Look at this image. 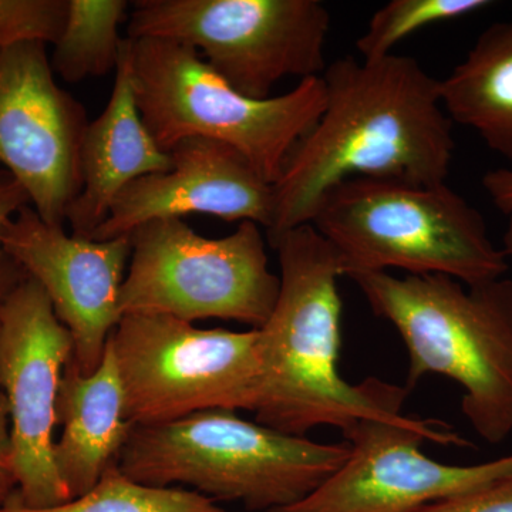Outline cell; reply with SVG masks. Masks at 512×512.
<instances>
[{"label":"cell","instance_id":"obj_1","mask_svg":"<svg viewBox=\"0 0 512 512\" xmlns=\"http://www.w3.org/2000/svg\"><path fill=\"white\" fill-rule=\"evenodd\" d=\"M326 104L274 188L268 238L311 224L320 200L356 177L447 183L456 141L439 80L413 57H343L322 74Z\"/></svg>","mask_w":512,"mask_h":512},{"label":"cell","instance_id":"obj_2","mask_svg":"<svg viewBox=\"0 0 512 512\" xmlns=\"http://www.w3.org/2000/svg\"><path fill=\"white\" fill-rule=\"evenodd\" d=\"M278 252L279 293L262 328L261 394L256 423L305 437L319 426L342 431L367 419L399 420L409 390L369 377L340 376L345 276L335 248L312 224L268 238Z\"/></svg>","mask_w":512,"mask_h":512},{"label":"cell","instance_id":"obj_3","mask_svg":"<svg viewBox=\"0 0 512 512\" xmlns=\"http://www.w3.org/2000/svg\"><path fill=\"white\" fill-rule=\"evenodd\" d=\"M409 355L410 390L427 375L463 387L461 410L490 444L512 433V279L468 286L446 275H349Z\"/></svg>","mask_w":512,"mask_h":512},{"label":"cell","instance_id":"obj_4","mask_svg":"<svg viewBox=\"0 0 512 512\" xmlns=\"http://www.w3.org/2000/svg\"><path fill=\"white\" fill-rule=\"evenodd\" d=\"M350 456L345 443H316L205 410L154 426H133L120 470L151 487L187 485L212 501L272 512L305 500Z\"/></svg>","mask_w":512,"mask_h":512},{"label":"cell","instance_id":"obj_5","mask_svg":"<svg viewBox=\"0 0 512 512\" xmlns=\"http://www.w3.org/2000/svg\"><path fill=\"white\" fill-rule=\"evenodd\" d=\"M311 224L338 252L345 276L394 268L473 286L510 268L483 214L447 183L350 178L320 200Z\"/></svg>","mask_w":512,"mask_h":512},{"label":"cell","instance_id":"obj_6","mask_svg":"<svg viewBox=\"0 0 512 512\" xmlns=\"http://www.w3.org/2000/svg\"><path fill=\"white\" fill-rule=\"evenodd\" d=\"M128 42L138 111L167 153L187 138L218 141L235 148L274 184L325 109L322 76L302 80L281 96L251 99L190 46L158 37Z\"/></svg>","mask_w":512,"mask_h":512},{"label":"cell","instance_id":"obj_7","mask_svg":"<svg viewBox=\"0 0 512 512\" xmlns=\"http://www.w3.org/2000/svg\"><path fill=\"white\" fill-rule=\"evenodd\" d=\"M330 23L320 0H138L127 37L190 46L239 93L268 99L286 77L322 76Z\"/></svg>","mask_w":512,"mask_h":512},{"label":"cell","instance_id":"obj_8","mask_svg":"<svg viewBox=\"0 0 512 512\" xmlns=\"http://www.w3.org/2000/svg\"><path fill=\"white\" fill-rule=\"evenodd\" d=\"M126 419L170 423L205 410H251L261 394L259 329H198L160 313H127L111 332Z\"/></svg>","mask_w":512,"mask_h":512},{"label":"cell","instance_id":"obj_9","mask_svg":"<svg viewBox=\"0 0 512 512\" xmlns=\"http://www.w3.org/2000/svg\"><path fill=\"white\" fill-rule=\"evenodd\" d=\"M130 242L121 316L235 320L259 329L274 311L279 276L269 271L264 235L254 222H239L231 235L211 239L181 218L154 220L134 229Z\"/></svg>","mask_w":512,"mask_h":512},{"label":"cell","instance_id":"obj_10","mask_svg":"<svg viewBox=\"0 0 512 512\" xmlns=\"http://www.w3.org/2000/svg\"><path fill=\"white\" fill-rule=\"evenodd\" d=\"M343 436L346 463L305 500L272 512H416L512 476V454L471 466L427 457L424 441L471 446L440 420H360Z\"/></svg>","mask_w":512,"mask_h":512},{"label":"cell","instance_id":"obj_11","mask_svg":"<svg viewBox=\"0 0 512 512\" xmlns=\"http://www.w3.org/2000/svg\"><path fill=\"white\" fill-rule=\"evenodd\" d=\"M72 333L28 274L0 301V383L10 421L9 473L29 508L70 500L55 464L56 404Z\"/></svg>","mask_w":512,"mask_h":512},{"label":"cell","instance_id":"obj_12","mask_svg":"<svg viewBox=\"0 0 512 512\" xmlns=\"http://www.w3.org/2000/svg\"><path fill=\"white\" fill-rule=\"evenodd\" d=\"M87 126L83 104L56 82L46 43L0 46V167L47 224L63 225L82 190Z\"/></svg>","mask_w":512,"mask_h":512},{"label":"cell","instance_id":"obj_13","mask_svg":"<svg viewBox=\"0 0 512 512\" xmlns=\"http://www.w3.org/2000/svg\"><path fill=\"white\" fill-rule=\"evenodd\" d=\"M0 242L49 296L57 318L72 333L74 363L83 375H92L121 319L130 235L110 241L74 237L26 205L5 222Z\"/></svg>","mask_w":512,"mask_h":512},{"label":"cell","instance_id":"obj_14","mask_svg":"<svg viewBox=\"0 0 512 512\" xmlns=\"http://www.w3.org/2000/svg\"><path fill=\"white\" fill-rule=\"evenodd\" d=\"M168 153L173 168L127 185L90 239L128 237L146 222L191 214L251 221L271 229L274 188L235 148L207 138H187Z\"/></svg>","mask_w":512,"mask_h":512},{"label":"cell","instance_id":"obj_15","mask_svg":"<svg viewBox=\"0 0 512 512\" xmlns=\"http://www.w3.org/2000/svg\"><path fill=\"white\" fill-rule=\"evenodd\" d=\"M114 76L106 109L83 137L82 190L66 214L74 237L92 238L127 185L173 168V157L158 147L138 111L127 37Z\"/></svg>","mask_w":512,"mask_h":512},{"label":"cell","instance_id":"obj_16","mask_svg":"<svg viewBox=\"0 0 512 512\" xmlns=\"http://www.w3.org/2000/svg\"><path fill=\"white\" fill-rule=\"evenodd\" d=\"M63 431L55 443V464L70 500L99 483L107 468L119 463L134 424L126 419V402L109 340L92 375H83L73 356L64 367L56 404Z\"/></svg>","mask_w":512,"mask_h":512},{"label":"cell","instance_id":"obj_17","mask_svg":"<svg viewBox=\"0 0 512 512\" xmlns=\"http://www.w3.org/2000/svg\"><path fill=\"white\" fill-rule=\"evenodd\" d=\"M439 92L451 123L476 131L491 150L512 160V22L488 26L439 80Z\"/></svg>","mask_w":512,"mask_h":512},{"label":"cell","instance_id":"obj_18","mask_svg":"<svg viewBox=\"0 0 512 512\" xmlns=\"http://www.w3.org/2000/svg\"><path fill=\"white\" fill-rule=\"evenodd\" d=\"M124 0H67L66 19L50 56L53 72L67 83L116 73L123 40Z\"/></svg>","mask_w":512,"mask_h":512},{"label":"cell","instance_id":"obj_19","mask_svg":"<svg viewBox=\"0 0 512 512\" xmlns=\"http://www.w3.org/2000/svg\"><path fill=\"white\" fill-rule=\"evenodd\" d=\"M0 512H232L197 491L181 487H151L137 483L120 470L119 463L89 493L56 507H25L16 494L0 505Z\"/></svg>","mask_w":512,"mask_h":512},{"label":"cell","instance_id":"obj_20","mask_svg":"<svg viewBox=\"0 0 512 512\" xmlns=\"http://www.w3.org/2000/svg\"><path fill=\"white\" fill-rule=\"evenodd\" d=\"M488 6V0H392L376 10L366 32L356 40V49L362 60L383 59L393 55L394 47L407 36Z\"/></svg>","mask_w":512,"mask_h":512},{"label":"cell","instance_id":"obj_21","mask_svg":"<svg viewBox=\"0 0 512 512\" xmlns=\"http://www.w3.org/2000/svg\"><path fill=\"white\" fill-rule=\"evenodd\" d=\"M67 0H0V46L39 40L55 45Z\"/></svg>","mask_w":512,"mask_h":512},{"label":"cell","instance_id":"obj_22","mask_svg":"<svg viewBox=\"0 0 512 512\" xmlns=\"http://www.w3.org/2000/svg\"><path fill=\"white\" fill-rule=\"evenodd\" d=\"M26 205H30V201L22 185L5 168L0 167V231L5 222ZM25 275L26 272L6 254L0 242V301L25 278Z\"/></svg>","mask_w":512,"mask_h":512},{"label":"cell","instance_id":"obj_23","mask_svg":"<svg viewBox=\"0 0 512 512\" xmlns=\"http://www.w3.org/2000/svg\"><path fill=\"white\" fill-rule=\"evenodd\" d=\"M416 512H512V476L483 490L427 505Z\"/></svg>","mask_w":512,"mask_h":512},{"label":"cell","instance_id":"obj_24","mask_svg":"<svg viewBox=\"0 0 512 512\" xmlns=\"http://www.w3.org/2000/svg\"><path fill=\"white\" fill-rule=\"evenodd\" d=\"M10 421L8 403L0 383V505L16 493V485L9 473Z\"/></svg>","mask_w":512,"mask_h":512},{"label":"cell","instance_id":"obj_25","mask_svg":"<svg viewBox=\"0 0 512 512\" xmlns=\"http://www.w3.org/2000/svg\"><path fill=\"white\" fill-rule=\"evenodd\" d=\"M484 191L494 207L503 214L512 215V168L488 171L483 177Z\"/></svg>","mask_w":512,"mask_h":512},{"label":"cell","instance_id":"obj_26","mask_svg":"<svg viewBox=\"0 0 512 512\" xmlns=\"http://www.w3.org/2000/svg\"><path fill=\"white\" fill-rule=\"evenodd\" d=\"M504 254L507 255L508 259H512V215L510 221H508L507 231L504 234Z\"/></svg>","mask_w":512,"mask_h":512}]
</instances>
